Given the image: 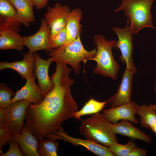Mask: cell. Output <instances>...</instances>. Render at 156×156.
I'll return each mask as SVG.
<instances>
[{"label": "cell", "mask_w": 156, "mask_h": 156, "mask_svg": "<svg viewBox=\"0 0 156 156\" xmlns=\"http://www.w3.org/2000/svg\"><path fill=\"white\" fill-rule=\"evenodd\" d=\"M55 72L50 77L54 86L40 103H29L25 125L38 140L56 131L66 120L74 117L78 111L71 88L74 81L67 64L57 62Z\"/></svg>", "instance_id": "obj_1"}, {"label": "cell", "mask_w": 156, "mask_h": 156, "mask_svg": "<svg viewBox=\"0 0 156 156\" xmlns=\"http://www.w3.org/2000/svg\"><path fill=\"white\" fill-rule=\"evenodd\" d=\"M80 34H79L71 43L55 48L47 54L48 58L53 62L69 65L77 75L81 71L80 63L83 62L85 64L88 60H92L95 56L96 51V49L90 51L85 49L81 41Z\"/></svg>", "instance_id": "obj_2"}, {"label": "cell", "mask_w": 156, "mask_h": 156, "mask_svg": "<svg viewBox=\"0 0 156 156\" xmlns=\"http://www.w3.org/2000/svg\"><path fill=\"white\" fill-rule=\"evenodd\" d=\"M154 0H122L120 6L115 9V13L121 11L130 22L132 34H136L145 27L156 30L153 24L151 9Z\"/></svg>", "instance_id": "obj_3"}, {"label": "cell", "mask_w": 156, "mask_h": 156, "mask_svg": "<svg viewBox=\"0 0 156 156\" xmlns=\"http://www.w3.org/2000/svg\"><path fill=\"white\" fill-rule=\"evenodd\" d=\"M112 124L103 113H98L82 120L79 130L86 139L108 147L118 141Z\"/></svg>", "instance_id": "obj_4"}, {"label": "cell", "mask_w": 156, "mask_h": 156, "mask_svg": "<svg viewBox=\"0 0 156 156\" xmlns=\"http://www.w3.org/2000/svg\"><path fill=\"white\" fill-rule=\"evenodd\" d=\"M93 37L97 46L95 56L92 60L96 62V65L93 70L94 73L116 80L120 66L114 58L112 49L116 41L108 40L100 34L95 35Z\"/></svg>", "instance_id": "obj_5"}, {"label": "cell", "mask_w": 156, "mask_h": 156, "mask_svg": "<svg viewBox=\"0 0 156 156\" xmlns=\"http://www.w3.org/2000/svg\"><path fill=\"white\" fill-rule=\"evenodd\" d=\"M130 22L127 19V24L123 28L113 27L112 29L118 38L114 47L119 49L121 55L120 59L122 62L125 64L126 68L134 74L137 72L133 58V45L132 34L130 31Z\"/></svg>", "instance_id": "obj_6"}, {"label": "cell", "mask_w": 156, "mask_h": 156, "mask_svg": "<svg viewBox=\"0 0 156 156\" xmlns=\"http://www.w3.org/2000/svg\"><path fill=\"white\" fill-rule=\"evenodd\" d=\"M47 138L54 140H62L74 146L81 145L99 156H115L108 147L87 139L76 138L68 135L61 126L57 130L46 136Z\"/></svg>", "instance_id": "obj_7"}, {"label": "cell", "mask_w": 156, "mask_h": 156, "mask_svg": "<svg viewBox=\"0 0 156 156\" xmlns=\"http://www.w3.org/2000/svg\"><path fill=\"white\" fill-rule=\"evenodd\" d=\"M71 11L68 6L59 3L47 8L44 18L51 29L49 40L53 39L66 26Z\"/></svg>", "instance_id": "obj_8"}, {"label": "cell", "mask_w": 156, "mask_h": 156, "mask_svg": "<svg viewBox=\"0 0 156 156\" xmlns=\"http://www.w3.org/2000/svg\"><path fill=\"white\" fill-rule=\"evenodd\" d=\"M30 103L25 100L12 102L4 109L8 121L7 127L14 133L21 134Z\"/></svg>", "instance_id": "obj_9"}, {"label": "cell", "mask_w": 156, "mask_h": 156, "mask_svg": "<svg viewBox=\"0 0 156 156\" xmlns=\"http://www.w3.org/2000/svg\"><path fill=\"white\" fill-rule=\"evenodd\" d=\"M50 34L51 29L43 18L37 32L31 36H23L24 45L28 48L29 52L31 53L41 50L49 52L51 51L49 45Z\"/></svg>", "instance_id": "obj_10"}, {"label": "cell", "mask_w": 156, "mask_h": 156, "mask_svg": "<svg viewBox=\"0 0 156 156\" xmlns=\"http://www.w3.org/2000/svg\"><path fill=\"white\" fill-rule=\"evenodd\" d=\"M134 74L133 72L125 68L117 91L107 101L111 107L127 104L131 101L133 77Z\"/></svg>", "instance_id": "obj_11"}, {"label": "cell", "mask_w": 156, "mask_h": 156, "mask_svg": "<svg viewBox=\"0 0 156 156\" xmlns=\"http://www.w3.org/2000/svg\"><path fill=\"white\" fill-rule=\"evenodd\" d=\"M138 105L131 101L127 104L104 110L103 113L107 119L112 124L118 122L120 120H125L138 124V120L135 117L137 114Z\"/></svg>", "instance_id": "obj_12"}, {"label": "cell", "mask_w": 156, "mask_h": 156, "mask_svg": "<svg viewBox=\"0 0 156 156\" xmlns=\"http://www.w3.org/2000/svg\"><path fill=\"white\" fill-rule=\"evenodd\" d=\"M35 63L34 73L41 89L42 99L53 88V83L48 75V69L52 61L48 58L45 60L41 58L37 52L34 53Z\"/></svg>", "instance_id": "obj_13"}, {"label": "cell", "mask_w": 156, "mask_h": 156, "mask_svg": "<svg viewBox=\"0 0 156 156\" xmlns=\"http://www.w3.org/2000/svg\"><path fill=\"white\" fill-rule=\"evenodd\" d=\"M15 8L9 0H0V29L20 31L22 23Z\"/></svg>", "instance_id": "obj_14"}, {"label": "cell", "mask_w": 156, "mask_h": 156, "mask_svg": "<svg viewBox=\"0 0 156 156\" xmlns=\"http://www.w3.org/2000/svg\"><path fill=\"white\" fill-rule=\"evenodd\" d=\"M35 76L34 72L26 79L25 84L20 90L17 91L11 102L25 100L30 103L37 104L41 103L43 100L41 89L39 86L35 82Z\"/></svg>", "instance_id": "obj_15"}, {"label": "cell", "mask_w": 156, "mask_h": 156, "mask_svg": "<svg viewBox=\"0 0 156 156\" xmlns=\"http://www.w3.org/2000/svg\"><path fill=\"white\" fill-rule=\"evenodd\" d=\"M23 58L21 61L13 62L1 61L0 70L10 69L18 73L24 79H27L34 72L35 59L34 53L29 52L23 54Z\"/></svg>", "instance_id": "obj_16"}, {"label": "cell", "mask_w": 156, "mask_h": 156, "mask_svg": "<svg viewBox=\"0 0 156 156\" xmlns=\"http://www.w3.org/2000/svg\"><path fill=\"white\" fill-rule=\"evenodd\" d=\"M11 140L19 144L23 156H40L37 151L38 140L25 125L21 134L12 133Z\"/></svg>", "instance_id": "obj_17"}, {"label": "cell", "mask_w": 156, "mask_h": 156, "mask_svg": "<svg viewBox=\"0 0 156 156\" xmlns=\"http://www.w3.org/2000/svg\"><path fill=\"white\" fill-rule=\"evenodd\" d=\"M113 132L116 134H120L128 137L132 140H140L151 144V137L134 126L129 121L122 120L119 123L112 124Z\"/></svg>", "instance_id": "obj_18"}, {"label": "cell", "mask_w": 156, "mask_h": 156, "mask_svg": "<svg viewBox=\"0 0 156 156\" xmlns=\"http://www.w3.org/2000/svg\"><path fill=\"white\" fill-rule=\"evenodd\" d=\"M23 36L11 29H0V49H13L21 51L24 49Z\"/></svg>", "instance_id": "obj_19"}, {"label": "cell", "mask_w": 156, "mask_h": 156, "mask_svg": "<svg viewBox=\"0 0 156 156\" xmlns=\"http://www.w3.org/2000/svg\"><path fill=\"white\" fill-rule=\"evenodd\" d=\"M82 17V12L79 8L71 10L66 26L67 40L66 46L72 43L81 33L82 25L80 22Z\"/></svg>", "instance_id": "obj_20"}, {"label": "cell", "mask_w": 156, "mask_h": 156, "mask_svg": "<svg viewBox=\"0 0 156 156\" xmlns=\"http://www.w3.org/2000/svg\"><path fill=\"white\" fill-rule=\"evenodd\" d=\"M16 9L21 22L26 27L35 19L33 12L34 4L31 0H9Z\"/></svg>", "instance_id": "obj_21"}, {"label": "cell", "mask_w": 156, "mask_h": 156, "mask_svg": "<svg viewBox=\"0 0 156 156\" xmlns=\"http://www.w3.org/2000/svg\"><path fill=\"white\" fill-rule=\"evenodd\" d=\"M137 112L140 116V121L142 127L149 129L156 124V110L151 109L148 105H139Z\"/></svg>", "instance_id": "obj_22"}, {"label": "cell", "mask_w": 156, "mask_h": 156, "mask_svg": "<svg viewBox=\"0 0 156 156\" xmlns=\"http://www.w3.org/2000/svg\"><path fill=\"white\" fill-rule=\"evenodd\" d=\"M107 103V101L101 102L91 99L85 103L80 110L75 113L74 117L80 120L82 116L99 113Z\"/></svg>", "instance_id": "obj_23"}, {"label": "cell", "mask_w": 156, "mask_h": 156, "mask_svg": "<svg viewBox=\"0 0 156 156\" xmlns=\"http://www.w3.org/2000/svg\"><path fill=\"white\" fill-rule=\"evenodd\" d=\"M37 151L40 156H57L59 143L56 140L44 139L39 140Z\"/></svg>", "instance_id": "obj_24"}, {"label": "cell", "mask_w": 156, "mask_h": 156, "mask_svg": "<svg viewBox=\"0 0 156 156\" xmlns=\"http://www.w3.org/2000/svg\"><path fill=\"white\" fill-rule=\"evenodd\" d=\"M137 146L135 142L129 140L125 144H121L117 142L108 147L114 156H128L131 151Z\"/></svg>", "instance_id": "obj_25"}, {"label": "cell", "mask_w": 156, "mask_h": 156, "mask_svg": "<svg viewBox=\"0 0 156 156\" xmlns=\"http://www.w3.org/2000/svg\"><path fill=\"white\" fill-rule=\"evenodd\" d=\"M15 93L4 83L0 84V107L5 108L11 103V99Z\"/></svg>", "instance_id": "obj_26"}, {"label": "cell", "mask_w": 156, "mask_h": 156, "mask_svg": "<svg viewBox=\"0 0 156 156\" xmlns=\"http://www.w3.org/2000/svg\"><path fill=\"white\" fill-rule=\"evenodd\" d=\"M67 40L66 26L53 39L49 40V45L52 51L53 49L64 45Z\"/></svg>", "instance_id": "obj_27"}, {"label": "cell", "mask_w": 156, "mask_h": 156, "mask_svg": "<svg viewBox=\"0 0 156 156\" xmlns=\"http://www.w3.org/2000/svg\"><path fill=\"white\" fill-rule=\"evenodd\" d=\"M12 132L6 127H0V150L2 151L3 147L5 146L12 138Z\"/></svg>", "instance_id": "obj_28"}, {"label": "cell", "mask_w": 156, "mask_h": 156, "mask_svg": "<svg viewBox=\"0 0 156 156\" xmlns=\"http://www.w3.org/2000/svg\"><path fill=\"white\" fill-rule=\"evenodd\" d=\"M9 148L8 151L4 153H1L0 156H23L19 144L15 141L11 140L8 143Z\"/></svg>", "instance_id": "obj_29"}, {"label": "cell", "mask_w": 156, "mask_h": 156, "mask_svg": "<svg viewBox=\"0 0 156 156\" xmlns=\"http://www.w3.org/2000/svg\"><path fill=\"white\" fill-rule=\"evenodd\" d=\"M147 153V151L146 150L136 146L131 151L128 156H145Z\"/></svg>", "instance_id": "obj_30"}, {"label": "cell", "mask_w": 156, "mask_h": 156, "mask_svg": "<svg viewBox=\"0 0 156 156\" xmlns=\"http://www.w3.org/2000/svg\"><path fill=\"white\" fill-rule=\"evenodd\" d=\"M34 6L39 10L45 7L48 4V0H31Z\"/></svg>", "instance_id": "obj_31"}, {"label": "cell", "mask_w": 156, "mask_h": 156, "mask_svg": "<svg viewBox=\"0 0 156 156\" xmlns=\"http://www.w3.org/2000/svg\"><path fill=\"white\" fill-rule=\"evenodd\" d=\"M8 121L4 111V108L0 107V127H7Z\"/></svg>", "instance_id": "obj_32"}, {"label": "cell", "mask_w": 156, "mask_h": 156, "mask_svg": "<svg viewBox=\"0 0 156 156\" xmlns=\"http://www.w3.org/2000/svg\"><path fill=\"white\" fill-rule=\"evenodd\" d=\"M153 89L154 92L156 95V81L155 82ZM148 106L151 109L154 110H156V104H149L148 105Z\"/></svg>", "instance_id": "obj_33"}, {"label": "cell", "mask_w": 156, "mask_h": 156, "mask_svg": "<svg viewBox=\"0 0 156 156\" xmlns=\"http://www.w3.org/2000/svg\"><path fill=\"white\" fill-rule=\"evenodd\" d=\"M151 131L155 133L156 135V124L151 127L150 128Z\"/></svg>", "instance_id": "obj_34"}, {"label": "cell", "mask_w": 156, "mask_h": 156, "mask_svg": "<svg viewBox=\"0 0 156 156\" xmlns=\"http://www.w3.org/2000/svg\"></svg>", "instance_id": "obj_35"}]
</instances>
